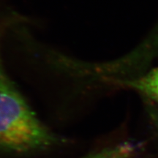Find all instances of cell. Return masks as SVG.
I'll return each mask as SVG.
<instances>
[{
    "label": "cell",
    "instance_id": "1",
    "mask_svg": "<svg viewBox=\"0 0 158 158\" xmlns=\"http://www.w3.org/2000/svg\"><path fill=\"white\" fill-rule=\"evenodd\" d=\"M10 20L0 23V149L26 153L48 149L58 138L38 119L4 67L1 40Z\"/></svg>",
    "mask_w": 158,
    "mask_h": 158
},
{
    "label": "cell",
    "instance_id": "2",
    "mask_svg": "<svg viewBox=\"0 0 158 158\" xmlns=\"http://www.w3.org/2000/svg\"><path fill=\"white\" fill-rule=\"evenodd\" d=\"M109 82L133 89L158 102V68L138 78L115 79Z\"/></svg>",
    "mask_w": 158,
    "mask_h": 158
},
{
    "label": "cell",
    "instance_id": "3",
    "mask_svg": "<svg viewBox=\"0 0 158 158\" xmlns=\"http://www.w3.org/2000/svg\"><path fill=\"white\" fill-rule=\"evenodd\" d=\"M135 152V146L129 142H124L114 147L104 148L85 158H133Z\"/></svg>",
    "mask_w": 158,
    "mask_h": 158
},
{
    "label": "cell",
    "instance_id": "4",
    "mask_svg": "<svg viewBox=\"0 0 158 158\" xmlns=\"http://www.w3.org/2000/svg\"><path fill=\"white\" fill-rule=\"evenodd\" d=\"M158 47V28L155 31L152 35L147 40V42L138 48L140 54L146 59H149V56H152V53Z\"/></svg>",
    "mask_w": 158,
    "mask_h": 158
}]
</instances>
